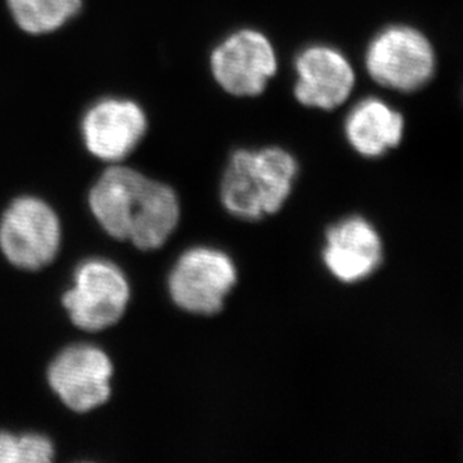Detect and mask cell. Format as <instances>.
Segmentation results:
<instances>
[{
	"mask_svg": "<svg viewBox=\"0 0 463 463\" xmlns=\"http://www.w3.org/2000/svg\"><path fill=\"white\" fill-rule=\"evenodd\" d=\"M88 204L109 237L140 250H159L179 225L175 189L120 162L102 171L89 191Z\"/></svg>",
	"mask_w": 463,
	"mask_h": 463,
	"instance_id": "obj_1",
	"label": "cell"
},
{
	"mask_svg": "<svg viewBox=\"0 0 463 463\" xmlns=\"http://www.w3.org/2000/svg\"><path fill=\"white\" fill-rule=\"evenodd\" d=\"M298 164L282 147L236 150L221 184V202L228 213L243 221L278 213L293 193Z\"/></svg>",
	"mask_w": 463,
	"mask_h": 463,
	"instance_id": "obj_2",
	"label": "cell"
},
{
	"mask_svg": "<svg viewBox=\"0 0 463 463\" xmlns=\"http://www.w3.org/2000/svg\"><path fill=\"white\" fill-rule=\"evenodd\" d=\"M364 68L381 88L417 92L432 80L437 52L423 32L408 24H392L381 29L367 44Z\"/></svg>",
	"mask_w": 463,
	"mask_h": 463,
	"instance_id": "obj_3",
	"label": "cell"
},
{
	"mask_svg": "<svg viewBox=\"0 0 463 463\" xmlns=\"http://www.w3.org/2000/svg\"><path fill=\"white\" fill-rule=\"evenodd\" d=\"M131 300V285L120 267L90 258L74 271L72 287L61 294L71 323L88 333L104 332L123 318Z\"/></svg>",
	"mask_w": 463,
	"mask_h": 463,
	"instance_id": "obj_4",
	"label": "cell"
},
{
	"mask_svg": "<svg viewBox=\"0 0 463 463\" xmlns=\"http://www.w3.org/2000/svg\"><path fill=\"white\" fill-rule=\"evenodd\" d=\"M61 219L43 198L20 195L0 216V252L18 270L38 271L56 260Z\"/></svg>",
	"mask_w": 463,
	"mask_h": 463,
	"instance_id": "obj_5",
	"label": "cell"
},
{
	"mask_svg": "<svg viewBox=\"0 0 463 463\" xmlns=\"http://www.w3.org/2000/svg\"><path fill=\"white\" fill-rule=\"evenodd\" d=\"M278 68V52L270 38L250 27L228 33L210 54L214 81L236 98L261 95Z\"/></svg>",
	"mask_w": 463,
	"mask_h": 463,
	"instance_id": "obj_6",
	"label": "cell"
},
{
	"mask_svg": "<svg viewBox=\"0 0 463 463\" xmlns=\"http://www.w3.org/2000/svg\"><path fill=\"white\" fill-rule=\"evenodd\" d=\"M237 284L236 264L213 248H193L177 260L168 276V293L175 307L193 315L221 312Z\"/></svg>",
	"mask_w": 463,
	"mask_h": 463,
	"instance_id": "obj_7",
	"label": "cell"
},
{
	"mask_svg": "<svg viewBox=\"0 0 463 463\" xmlns=\"http://www.w3.org/2000/svg\"><path fill=\"white\" fill-rule=\"evenodd\" d=\"M113 375L109 355L92 344L66 346L47 367L50 389L75 414H88L109 402Z\"/></svg>",
	"mask_w": 463,
	"mask_h": 463,
	"instance_id": "obj_8",
	"label": "cell"
},
{
	"mask_svg": "<svg viewBox=\"0 0 463 463\" xmlns=\"http://www.w3.org/2000/svg\"><path fill=\"white\" fill-rule=\"evenodd\" d=\"M149 129L145 109L129 98L107 97L93 102L81 118V138L89 154L118 164L140 146Z\"/></svg>",
	"mask_w": 463,
	"mask_h": 463,
	"instance_id": "obj_9",
	"label": "cell"
},
{
	"mask_svg": "<svg viewBox=\"0 0 463 463\" xmlns=\"http://www.w3.org/2000/svg\"><path fill=\"white\" fill-rule=\"evenodd\" d=\"M294 97L307 109L341 107L354 92V66L345 52L328 44H310L294 61Z\"/></svg>",
	"mask_w": 463,
	"mask_h": 463,
	"instance_id": "obj_10",
	"label": "cell"
},
{
	"mask_svg": "<svg viewBox=\"0 0 463 463\" xmlns=\"http://www.w3.org/2000/svg\"><path fill=\"white\" fill-rule=\"evenodd\" d=\"M383 241L375 227L360 216L342 219L326 232L324 264L337 280L357 284L380 269Z\"/></svg>",
	"mask_w": 463,
	"mask_h": 463,
	"instance_id": "obj_11",
	"label": "cell"
},
{
	"mask_svg": "<svg viewBox=\"0 0 463 463\" xmlns=\"http://www.w3.org/2000/svg\"><path fill=\"white\" fill-rule=\"evenodd\" d=\"M344 131L357 154L380 157L402 143L405 118L381 98H363L346 114Z\"/></svg>",
	"mask_w": 463,
	"mask_h": 463,
	"instance_id": "obj_12",
	"label": "cell"
},
{
	"mask_svg": "<svg viewBox=\"0 0 463 463\" xmlns=\"http://www.w3.org/2000/svg\"><path fill=\"white\" fill-rule=\"evenodd\" d=\"M18 29L29 35L59 31L79 15L83 0H6Z\"/></svg>",
	"mask_w": 463,
	"mask_h": 463,
	"instance_id": "obj_13",
	"label": "cell"
},
{
	"mask_svg": "<svg viewBox=\"0 0 463 463\" xmlns=\"http://www.w3.org/2000/svg\"><path fill=\"white\" fill-rule=\"evenodd\" d=\"M56 447L43 433L0 430V463H52Z\"/></svg>",
	"mask_w": 463,
	"mask_h": 463,
	"instance_id": "obj_14",
	"label": "cell"
}]
</instances>
